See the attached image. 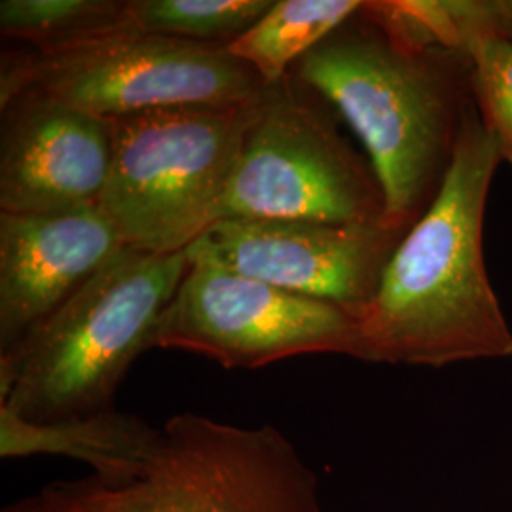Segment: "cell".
Instances as JSON below:
<instances>
[{
	"label": "cell",
	"instance_id": "obj_1",
	"mask_svg": "<svg viewBox=\"0 0 512 512\" xmlns=\"http://www.w3.org/2000/svg\"><path fill=\"white\" fill-rule=\"evenodd\" d=\"M291 73L353 129L382 184L385 222L410 230L435 202L476 109L469 55L420 46L363 2Z\"/></svg>",
	"mask_w": 512,
	"mask_h": 512
},
{
	"label": "cell",
	"instance_id": "obj_2",
	"mask_svg": "<svg viewBox=\"0 0 512 512\" xmlns=\"http://www.w3.org/2000/svg\"><path fill=\"white\" fill-rule=\"evenodd\" d=\"M473 110L435 202L410 226L359 317L363 361L440 366L512 359V329L484 258V219L501 164Z\"/></svg>",
	"mask_w": 512,
	"mask_h": 512
},
{
	"label": "cell",
	"instance_id": "obj_3",
	"mask_svg": "<svg viewBox=\"0 0 512 512\" xmlns=\"http://www.w3.org/2000/svg\"><path fill=\"white\" fill-rule=\"evenodd\" d=\"M186 270V251L120 249L18 348L0 355V406L29 423L114 410L118 387L152 349L158 319Z\"/></svg>",
	"mask_w": 512,
	"mask_h": 512
},
{
	"label": "cell",
	"instance_id": "obj_4",
	"mask_svg": "<svg viewBox=\"0 0 512 512\" xmlns=\"http://www.w3.org/2000/svg\"><path fill=\"white\" fill-rule=\"evenodd\" d=\"M258 101L141 110L109 120L110 171L99 209L126 247L184 253L219 222Z\"/></svg>",
	"mask_w": 512,
	"mask_h": 512
},
{
	"label": "cell",
	"instance_id": "obj_5",
	"mask_svg": "<svg viewBox=\"0 0 512 512\" xmlns=\"http://www.w3.org/2000/svg\"><path fill=\"white\" fill-rule=\"evenodd\" d=\"M74 512H327L319 480L274 425L186 412L165 421L141 473L48 486Z\"/></svg>",
	"mask_w": 512,
	"mask_h": 512
},
{
	"label": "cell",
	"instance_id": "obj_6",
	"mask_svg": "<svg viewBox=\"0 0 512 512\" xmlns=\"http://www.w3.org/2000/svg\"><path fill=\"white\" fill-rule=\"evenodd\" d=\"M334 112L293 73L266 84L219 220L385 222L376 171L349 145Z\"/></svg>",
	"mask_w": 512,
	"mask_h": 512
},
{
	"label": "cell",
	"instance_id": "obj_7",
	"mask_svg": "<svg viewBox=\"0 0 512 512\" xmlns=\"http://www.w3.org/2000/svg\"><path fill=\"white\" fill-rule=\"evenodd\" d=\"M264 88L226 48L131 33L65 54L4 52L0 107L37 95L112 120L165 107L251 103Z\"/></svg>",
	"mask_w": 512,
	"mask_h": 512
},
{
	"label": "cell",
	"instance_id": "obj_8",
	"mask_svg": "<svg viewBox=\"0 0 512 512\" xmlns=\"http://www.w3.org/2000/svg\"><path fill=\"white\" fill-rule=\"evenodd\" d=\"M152 348L183 349L224 368L251 370L313 353L363 361L359 321L348 311L200 258H188Z\"/></svg>",
	"mask_w": 512,
	"mask_h": 512
},
{
	"label": "cell",
	"instance_id": "obj_9",
	"mask_svg": "<svg viewBox=\"0 0 512 512\" xmlns=\"http://www.w3.org/2000/svg\"><path fill=\"white\" fill-rule=\"evenodd\" d=\"M406 232L387 222L222 219L186 256L329 302L359 321Z\"/></svg>",
	"mask_w": 512,
	"mask_h": 512
},
{
	"label": "cell",
	"instance_id": "obj_10",
	"mask_svg": "<svg viewBox=\"0 0 512 512\" xmlns=\"http://www.w3.org/2000/svg\"><path fill=\"white\" fill-rule=\"evenodd\" d=\"M0 110V213L97 209L109 179V120L37 95Z\"/></svg>",
	"mask_w": 512,
	"mask_h": 512
},
{
	"label": "cell",
	"instance_id": "obj_11",
	"mask_svg": "<svg viewBox=\"0 0 512 512\" xmlns=\"http://www.w3.org/2000/svg\"><path fill=\"white\" fill-rule=\"evenodd\" d=\"M124 247L99 207L0 213V355L18 348Z\"/></svg>",
	"mask_w": 512,
	"mask_h": 512
},
{
	"label": "cell",
	"instance_id": "obj_12",
	"mask_svg": "<svg viewBox=\"0 0 512 512\" xmlns=\"http://www.w3.org/2000/svg\"><path fill=\"white\" fill-rule=\"evenodd\" d=\"M147 421L109 410L80 420L29 423L0 406V458L63 456L93 469L103 484H124L141 473L158 439Z\"/></svg>",
	"mask_w": 512,
	"mask_h": 512
},
{
	"label": "cell",
	"instance_id": "obj_13",
	"mask_svg": "<svg viewBox=\"0 0 512 512\" xmlns=\"http://www.w3.org/2000/svg\"><path fill=\"white\" fill-rule=\"evenodd\" d=\"M361 6V0H275L226 50L249 65L264 84H275Z\"/></svg>",
	"mask_w": 512,
	"mask_h": 512
},
{
	"label": "cell",
	"instance_id": "obj_14",
	"mask_svg": "<svg viewBox=\"0 0 512 512\" xmlns=\"http://www.w3.org/2000/svg\"><path fill=\"white\" fill-rule=\"evenodd\" d=\"M0 33L35 54L57 55L135 31L128 0H2Z\"/></svg>",
	"mask_w": 512,
	"mask_h": 512
},
{
	"label": "cell",
	"instance_id": "obj_15",
	"mask_svg": "<svg viewBox=\"0 0 512 512\" xmlns=\"http://www.w3.org/2000/svg\"><path fill=\"white\" fill-rule=\"evenodd\" d=\"M274 0H128L131 29L226 48L272 8Z\"/></svg>",
	"mask_w": 512,
	"mask_h": 512
},
{
	"label": "cell",
	"instance_id": "obj_16",
	"mask_svg": "<svg viewBox=\"0 0 512 512\" xmlns=\"http://www.w3.org/2000/svg\"><path fill=\"white\" fill-rule=\"evenodd\" d=\"M399 10L431 46L463 52L467 40L475 37L512 44V0H399Z\"/></svg>",
	"mask_w": 512,
	"mask_h": 512
},
{
	"label": "cell",
	"instance_id": "obj_17",
	"mask_svg": "<svg viewBox=\"0 0 512 512\" xmlns=\"http://www.w3.org/2000/svg\"><path fill=\"white\" fill-rule=\"evenodd\" d=\"M473 92L482 124L492 133L501 160L512 165V44L495 37L467 40Z\"/></svg>",
	"mask_w": 512,
	"mask_h": 512
},
{
	"label": "cell",
	"instance_id": "obj_18",
	"mask_svg": "<svg viewBox=\"0 0 512 512\" xmlns=\"http://www.w3.org/2000/svg\"><path fill=\"white\" fill-rule=\"evenodd\" d=\"M4 512H74L50 490L44 488L40 494L31 495L21 499L18 503L10 505Z\"/></svg>",
	"mask_w": 512,
	"mask_h": 512
}]
</instances>
